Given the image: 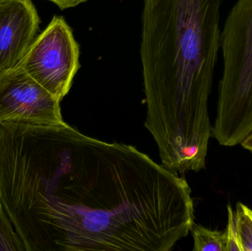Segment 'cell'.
<instances>
[{"mask_svg": "<svg viewBox=\"0 0 252 251\" xmlns=\"http://www.w3.org/2000/svg\"><path fill=\"white\" fill-rule=\"evenodd\" d=\"M0 203L26 251H170L194 223L184 177L66 122L27 125L7 143Z\"/></svg>", "mask_w": 252, "mask_h": 251, "instance_id": "1", "label": "cell"}, {"mask_svg": "<svg viewBox=\"0 0 252 251\" xmlns=\"http://www.w3.org/2000/svg\"><path fill=\"white\" fill-rule=\"evenodd\" d=\"M223 0H144L140 58L145 126L161 165L184 174L205 167L208 100L221 47Z\"/></svg>", "mask_w": 252, "mask_h": 251, "instance_id": "2", "label": "cell"}, {"mask_svg": "<svg viewBox=\"0 0 252 251\" xmlns=\"http://www.w3.org/2000/svg\"><path fill=\"white\" fill-rule=\"evenodd\" d=\"M220 49L223 70L212 136L233 147L252 132V0H238L231 9Z\"/></svg>", "mask_w": 252, "mask_h": 251, "instance_id": "3", "label": "cell"}, {"mask_svg": "<svg viewBox=\"0 0 252 251\" xmlns=\"http://www.w3.org/2000/svg\"><path fill=\"white\" fill-rule=\"evenodd\" d=\"M80 50L63 16H54L18 66L58 100L68 94L80 69Z\"/></svg>", "mask_w": 252, "mask_h": 251, "instance_id": "4", "label": "cell"}, {"mask_svg": "<svg viewBox=\"0 0 252 251\" xmlns=\"http://www.w3.org/2000/svg\"><path fill=\"white\" fill-rule=\"evenodd\" d=\"M60 102L19 66L0 73V122L61 125Z\"/></svg>", "mask_w": 252, "mask_h": 251, "instance_id": "5", "label": "cell"}, {"mask_svg": "<svg viewBox=\"0 0 252 251\" xmlns=\"http://www.w3.org/2000/svg\"><path fill=\"white\" fill-rule=\"evenodd\" d=\"M39 25L31 0L0 2V73L20 63L36 37Z\"/></svg>", "mask_w": 252, "mask_h": 251, "instance_id": "6", "label": "cell"}, {"mask_svg": "<svg viewBox=\"0 0 252 251\" xmlns=\"http://www.w3.org/2000/svg\"><path fill=\"white\" fill-rule=\"evenodd\" d=\"M190 231L193 237V251H226L224 231L209 229L195 223Z\"/></svg>", "mask_w": 252, "mask_h": 251, "instance_id": "7", "label": "cell"}, {"mask_svg": "<svg viewBox=\"0 0 252 251\" xmlns=\"http://www.w3.org/2000/svg\"><path fill=\"white\" fill-rule=\"evenodd\" d=\"M237 234L241 251H252V214L251 209L238 203L236 212Z\"/></svg>", "mask_w": 252, "mask_h": 251, "instance_id": "8", "label": "cell"}, {"mask_svg": "<svg viewBox=\"0 0 252 251\" xmlns=\"http://www.w3.org/2000/svg\"><path fill=\"white\" fill-rule=\"evenodd\" d=\"M0 251H25L23 243L0 203Z\"/></svg>", "mask_w": 252, "mask_h": 251, "instance_id": "9", "label": "cell"}, {"mask_svg": "<svg viewBox=\"0 0 252 251\" xmlns=\"http://www.w3.org/2000/svg\"><path fill=\"white\" fill-rule=\"evenodd\" d=\"M228 223L226 231V251H241L237 234L235 212L230 205L227 206Z\"/></svg>", "mask_w": 252, "mask_h": 251, "instance_id": "10", "label": "cell"}, {"mask_svg": "<svg viewBox=\"0 0 252 251\" xmlns=\"http://www.w3.org/2000/svg\"><path fill=\"white\" fill-rule=\"evenodd\" d=\"M54 3L61 10L71 8V7H76L81 3L86 2L88 0H49Z\"/></svg>", "mask_w": 252, "mask_h": 251, "instance_id": "11", "label": "cell"}, {"mask_svg": "<svg viewBox=\"0 0 252 251\" xmlns=\"http://www.w3.org/2000/svg\"><path fill=\"white\" fill-rule=\"evenodd\" d=\"M241 145L246 150L252 152V132L242 141Z\"/></svg>", "mask_w": 252, "mask_h": 251, "instance_id": "12", "label": "cell"}, {"mask_svg": "<svg viewBox=\"0 0 252 251\" xmlns=\"http://www.w3.org/2000/svg\"><path fill=\"white\" fill-rule=\"evenodd\" d=\"M4 1V0H0V2H1V1Z\"/></svg>", "mask_w": 252, "mask_h": 251, "instance_id": "13", "label": "cell"}, {"mask_svg": "<svg viewBox=\"0 0 252 251\" xmlns=\"http://www.w3.org/2000/svg\"><path fill=\"white\" fill-rule=\"evenodd\" d=\"M251 212H252V209H251Z\"/></svg>", "mask_w": 252, "mask_h": 251, "instance_id": "14", "label": "cell"}]
</instances>
